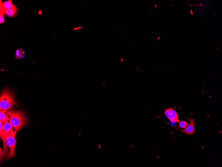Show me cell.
Instances as JSON below:
<instances>
[{
	"label": "cell",
	"instance_id": "7a4b0ae2",
	"mask_svg": "<svg viewBox=\"0 0 222 167\" xmlns=\"http://www.w3.org/2000/svg\"><path fill=\"white\" fill-rule=\"evenodd\" d=\"M14 105H17L14 94L8 88L6 87L2 91L0 98V110L8 111Z\"/></svg>",
	"mask_w": 222,
	"mask_h": 167
},
{
	"label": "cell",
	"instance_id": "277c9868",
	"mask_svg": "<svg viewBox=\"0 0 222 167\" xmlns=\"http://www.w3.org/2000/svg\"><path fill=\"white\" fill-rule=\"evenodd\" d=\"M164 114L172 122H180L178 118L179 115L176 110L174 109L173 108L169 107L165 109Z\"/></svg>",
	"mask_w": 222,
	"mask_h": 167
},
{
	"label": "cell",
	"instance_id": "52a82bcc",
	"mask_svg": "<svg viewBox=\"0 0 222 167\" xmlns=\"http://www.w3.org/2000/svg\"><path fill=\"white\" fill-rule=\"evenodd\" d=\"M17 12V8L16 7L5 10L2 12L4 14L7 15L9 17H11L14 16Z\"/></svg>",
	"mask_w": 222,
	"mask_h": 167
},
{
	"label": "cell",
	"instance_id": "9c48e42d",
	"mask_svg": "<svg viewBox=\"0 0 222 167\" xmlns=\"http://www.w3.org/2000/svg\"><path fill=\"white\" fill-rule=\"evenodd\" d=\"M24 55L23 49H18L16 52L15 58L19 59L23 58Z\"/></svg>",
	"mask_w": 222,
	"mask_h": 167
},
{
	"label": "cell",
	"instance_id": "3957f363",
	"mask_svg": "<svg viewBox=\"0 0 222 167\" xmlns=\"http://www.w3.org/2000/svg\"><path fill=\"white\" fill-rule=\"evenodd\" d=\"M17 131L16 130L12 129L6 137V145L10 148V152L8 155V159L14 157L15 156L16 144L17 143V141L15 139V137Z\"/></svg>",
	"mask_w": 222,
	"mask_h": 167
},
{
	"label": "cell",
	"instance_id": "8fae6325",
	"mask_svg": "<svg viewBox=\"0 0 222 167\" xmlns=\"http://www.w3.org/2000/svg\"><path fill=\"white\" fill-rule=\"evenodd\" d=\"M4 13L2 11H0V23H3L5 22L4 18Z\"/></svg>",
	"mask_w": 222,
	"mask_h": 167
},
{
	"label": "cell",
	"instance_id": "7c38bea8",
	"mask_svg": "<svg viewBox=\"0 0 222 167\" xmlns=\"http://www.w3.org/2000/svg\"><path fill=\"white\" fill-rule=\"evenodd\" d=\"M82 28V27H78V28H76L75 29H74V30H75V29H80L81 28Z\"/></svg>",
	"mask_w": 222,
	"mask_h": 167
},
{
	"label": "cell",
	"instance_id": "ba28073f",
	"mask_svg": "<svg viewBox=\"0 0 222 167\" xmlns=\"http://www.w3.org/2000/svg\"><path fill=\"white\" fill-rule=\"evenodd\" d=\"M8 110H5L3 111H1L0 112V121L3 122V123L6 121H8L10 120V118L8 116L7 112Z\"/></svg>",
	"mask_w": 222,
	"mask_h": 167
},
{
	"label": "cell",
	"instance_id": "6da1fadb",
	"mask_svg": "<svg viewBox=\"0 0 222 167\" xmlns=\"http://www.w3.org/2000/svg\"><path fill=\"white\" fill-rule=\"evenodd\" d=\"M10 122L15 129L18 130L27 125L28 120L26 114L21 110H11L7 112Z\"/></svg>",
	"mask_w": 222,
	"mask_h": 167
},
{
	"label": "cell",
	"instance_id": "30bf717a",
	"mask_svg": "<svg viewBox=\"0 0 222 167\" xmlns=\"http://www.w3.org/2000/svg\"><path fill=\"white\" fill-rule=\"evenodd\" d=\"M188 125V123L186 122L182 121L180 122L179 124V126L181 128H186Z\"/></svg>",
	"mask_w": 222,
	"mask_h": 167
},
{
	"label": "cell",
	"instance_id": "5b68a950",
	"mask_svg": "<svg viewBox=\"0 0 222 167\" xmlns=\"http://www.w3.org/2000/svg\"><path fill=\"white\" fill-rule=\"evenodd\" d=\"M188 119L190 122L189 125H187L186 128H185V129H180V130L185 134L192 135L194 134L195 132L194 126V119L191 118Z\"/></svg>",
	"mask_w": 222,
	"mask_h": 167
},
{
	"label": "cell",
	"instance_id": "8992f818",
	"mask_svg": "<svg viewBox=\"0 0 222 167\" xmlns=\"http://www.w3.org/2000/svg\"><path fill=\"white\" fill-rule=\"evenodd\" d=\"M16 7L15 5L12 3L11 0L6 1L3 3L2 1H0V11L3 12L7 9L13 8Z\"/></svg>",
	"mask_w": 222,
	"mask_h": 167
}]
</instances>
